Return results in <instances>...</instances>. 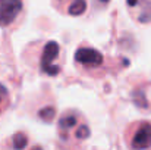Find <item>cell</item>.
<instances>
[{"mask_svg":"<svg viewBox=\"0 0 151 150\" xmlns=\"http://www.w3.org/2000/svg\"><path fill=\"white\" fill-rule=\"evenodd\" d=\"M85 10H87V1L85 0H75L69 6L68 13L72 15V16H78V15H82Z\"/></svg>","mask_w":151,"mask_h":150,"instance_id":"6","label":"cell"},{"mask_svg":"<svg viewBox=\"0 0 151 150\" xmlns=\"http://www.w3.org/2000/svg\"><path fill=\"white\" fill-rule=\"evenodd\" d=\"M129 144L134 150H147L151 147V124L138 122L129 136Z\"/></svg>","mask_w":151,"mask_h":150,"instance_id":"1","label":"cell"},{"mask_svg":"<svg viewBox=\"0 0 151 150\" xmlns=\"http://www.w3.org/2000/svg\"><path fill=\"white\" fill-rule=\"evenodd\" d=\"M100 1H104V3H109L110 0H100Z\"/></svg>","mask_w":151,"mask_h":150,"instance_id":"11","label":"cell"},{"mask_svg":"<svg viewBox=\"0 0 151 150\" xmlns=\"http://www.w3.org/2000/svg\"><path fill=\"white\" fill-rule=\"evenodd\" d=\"M54 115H56V109H54L53 106L44 107V109L40 110V118L44 119V121H47V122H50L51 119L54 118Z\"/></svg>","mask_w":151,"mask_h":150,"instance_id":"8","label":"cell"},{"mask_svg":"<svg viewBox=\"0 0 151 150\" xmlns=\"http://www.w3.org/2000/svg\"><path fill=\"white\" fill-rule=\"evenodd\" d=\"M75 60L84 66L97 68L103 63V54L93 47H79L75 51Z\"/></svg>","mask_w":151,"mask_h":150,"instance_id":"4","label":"cell"},{"mask_svg":"<svg viewBox=\"0 0 151 150\" xmlns=\"http://www.w3.org/2000/svg\"><path fill=\"white\" fill-rule=\"evenodd\" d=\"M78 124V118L76 116H73V115H63L62 118H60V121H59V128L62 130V131H69L70 128H73L75 125Z\"/></svg>","mask_w":151,"mask_h":150,"instance_id":"5","label":"cell"},{"mask_svg":"<svg viewBox=\"0 0 151 150\" xmlns=\"http://www.w3.org/2000/svg\"><path fill=\"white\" fill-rule=\"evenodd\" d=\"M7 99H9V93H7V88L4 86L0 84V113L1 110L6 107V103H7Z\"/></svg>","mask_w":151,"mask_h":150,"instance_id":"10","label":"cell"},{"mask_svg":"<svg viewBox=\"0 0 151 150\" xmlns=\"http://www.w3.org/2000/svg\"><path fill=\"white\" fill-rule=\"evenodd\" d=\"M59 44L56 41H47L44 44V50H43V56H41V62H40V66H41V71L47 75H57L60 72V68L53 65V60L57 59L59 56Z\"/></svg>","mask_w":151,"mask_h":150,"instance_id":"2","label":"cell"},{"mask_svg":"<svg viewBox=\"0 0 151 150\" xmlns=\"http://www.w3.org/2000/svg\"><path fill=\"white\" fill-rule=\"evenodd\" d=\"M90 134H91V131L87 125H79L76 128V138L78 140H85V138L90 137Z\"/></svg>","mask_w":151,"mask_h":150,"instance_id":"9","label":"cell"},{"mask_svg":"<svg viewBox=\"0 0 151 150\" xmlns=\"http://www.w3.org/2000/svg\"><path fill=\"white\" fill-rule=\"evenodd\" d=\"M22 10V0H0V25H10Z\"/></svg>","mask_w":151,"mask_h":150,"instance_id":"3","label":"cell"},{"mask_svg":"<svg viewBox=\"0 0 151 150\" xmlns=\"http://www.w3.org/2000/svg\"><path fill=\"white\" fill-rule=\"evenodd\" d=\"M28 144V137L24 133H16L12 137V147L13 150H24Z\"/></svg>","mask_w":151,"mask_h":150,"instance_id":"7","label":"cell"}]
</instances>
